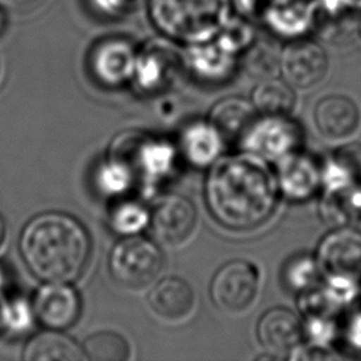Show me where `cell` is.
I'll return each mask as SVG.
<instances>
[{"instance_id": "28", "label": "cell", "mask_w": 361, "mask_h": 361, "mask_svg": "<svg viewBox=\"0 0 361 361\" xmlns=\"http://www.w3.org/2000/svg\"><path fill=\"white\" fill-rule=\"evenodd\" d=\"M97 189L107 196H120L126 193L134 183L131 171L118 159L109 157L94 175Z\"/></svg>"}, {"instance_id": "22", "label": "cell", "mask_w": 361, "mask_h": 361, "mask_svg": "<svg viewBox=\"0 0 361 361\" xmlns=\"http://www.w3.org/2000/svg\"><path fill=\"white\" fill-rule=\"evenodd\" d=\"M25 361H85L83 348L68 334L49 329L32 336L24 347Z\"/></svg>"}, {"instance_id": "31", "label": "cell", "mask_w": 361, "mask_h": 361, "mask_svg": "<svg viewBox=\"0 0 361 361\" xmlns=\"http://www.w3.org/2000/svg\"><path fill=\"white\" fill-rule=\"evenodd\" d=\"M340 338H343L350 351L361 354V309L354 310L343 326L340 324Z\"/></svg>"}, {"instance_id": "17", "label": "cell", "mask_w": 361, "mask_h": 361, "mask_svg": "<svg viewBox=\"0 0 361 361\" xmlns=\"http://www.w3.org/2000/svg\"><path fill=\"white\" fill-rule=\"evenodd\" d=\"M151 310L166 323H182L196 307L193 288L179 276H166L154 282L148 293Z\"/></svg>"}, {"instance_id": "35", "label": "cell", "mask_w": 361, "mask_h": 361, "mask_svg": "<svg viewBox=\"0 0 361 361\" xmlns=\"http://www.w3.org/2000/svg\"><path fill=\"white\" fill-rule=\"evenodd\" d=\"M355 27H357V35H358V38L361 39V14L358 16V18H357V24H355Z\"/></svg>"}, {"instance_id": "37", "label": "cell", "mask_w": 361, "mask_h": 361, "mask_svg": "<svg viewBox=\"0 0 361 361\" xmlns=\"http://www.w3.org/2000/svg\"><path fill=\"white\" fill-rule=\"evenodd\" d=\"M1 285H3V282H1V274H0V289H1Z\"/></svg>"}, {"instance_id": "7", "label": "cell", "mask_w": 361, "mask_h": 361, "mask_svg": "<svg viewBox=\"0 0 361 361\" xmlns=\"http://www.w3.org/2000/svg\"><path fill=\"white\" fill-rule=\"evenodd\" d=\"M258 292L259 271L252 262L241 258L223 264L210 282L212 300L228 314L247 312L254 305Z\"/></svg>"}, {"instance_id": "1", "label": "cell", "mask_w": 361, "mask_h": 361, "mask_svg": "<svg viewBox=\"0 0 361 361\" xmlns=\"http://www.w3.org/2000/svg\"><path fill=\"white\" fill-rule=\"evenodd\" d=\"M279 193L275 172L265 159L248 151L216 159L204 183L209 210L233 230H251L268 221Z\"/></svg>"}, {"instance_id": "11", "label": "cell", "mask_w": 361, "mask_h": 361, "mask_svg": "<svg viewBox=\"0 0 361 361\" xmlns=\"http://www.w3.org/2000/svg\"><path fill=\"white\" fill-rule=\"evenodd\" d=\"M313 124L327 141H350L361 130V107L344 93H327L313 107Z\"/></svg>"}, {"instance_id": "24", "label": "cell", "mask_w": 361, "mask_h": 361, "mask_svg": "<svg viewBox=\"0 0 361 361\" xmlns=\"http://www.w3.org/2000/svg\"><path fill=\"white\" fill-rule=\"evenodd\" d=\"M295 90L283 78L261 79L252 92V104L261 114H290L296 106Z\"/></svg>"}, {"instance_id": "6", "label": "cell", "mask_w": 361, "mask_h": 361, "mask_svg": "<svg viewBox=\"0 0 361 361\" xmlns=\"http://www.w3.org/2000/svg\"><path fill=\"white\" fill-rule=\"evenodd\" d=\"M240 141L244 151L276 162L302 149L305 131L290 114H261L255 117Z\"/></svg>"}, {"instance_id": "18", "label": "cell", "mask_w": 361, "mask_h": 361, "mask_svg": "<svg viewBox=\"0 0 361 361\" xmlns=\"http://www.w3.org/2000/svg\"><path fill=\"white\" fill-rule=\"evenodd\" d=\"M317 214L331 228L361 224V182L320 190Z\"/></svg>"}, {"instance_id": "20", "label": "cell", "mask_w": 361, "mask_h": 361, "mask_svg": "<svg viewBox=\"0 0 361 361\" xmlns=\"http://www.w3.org/2000/svg\"><path fill=\"white\" fill-rule=\"evenodd\" d=\"M186 66L200 80L223 82L231 76L235 69V52L217 42L193 44L185 55Z\"/></svg>"}, {"instance_id": "2", "label": "cell", "mask_w": 361, "mask_h": 361, "mask_svg": "<svg viewBox=\"0 0 361 361\" xmlns=\"http://www.w3.org/2000/svg\"><path fill=\"white\" fill-rule=\"evenodd\" d=\"M20 252L37 278L45 282H72L87 264L90 240L75 217L45 212L24 226Z\"/></svg>"}, {"instance_id": "15", "label": "cell", "mask_w": 361, "mask_h": 361, "mask_svg": "<svg viewBox=\"0 0 361 361\" xmlns=\"http://www.w3.org/2000/svg\"><path fill=\"white\" fill-rule=\"evenodd\" d=\"M257 337L267 353L289 358L303 343V320L288 307H271L257 323Z\"/></svg>"}, {"instance_id": "19", "label": "cell", "mask_w": 361, "mask_h": 361, "mask_svg": "<svg viewBox=\"0 0 361 361\" xmlns=\"http://www.w3.org/2000/svg\"><path fill=\"white\" fill-rule=\"evenodd\" d=\"M322 189H337L361 182V142L344 141L337 144L322 159Z\"/></svg>"}, {"instance_id": "13", "label": "cell", "mask_w": 361, "mask_h": 361, "mask_svg": "<svg viewBox=\"0 0 361 361\" xmlns=\"http://www.w3.org/2000/svg\"><path fill=\"white\" fill-rule=\"evenodd\" d=\"M279 192L292 202H305L322 189V161L303 149L276 161Z\"/></svg>"}, {"instance_id": "12", "label": "cell", "mask_w": 361, "mask_h": 361, "mask_svg": "<svg viewBox=\"0 0 361 361\" xmlns=\"http://www.w3.org/2000/svg\"><path fill=\"white\" fill-rule=\"evenodd\" d=\"M151 224L164 244L180 247L197 228V212L189 199L180 195H166L154 206Z\"/></svg>"}, {"instance_id": "21", "label": "cell", "mask_w": 361, "mask_h": 361, "mask_svg": "<svg viewBox=\"0 0 361 361\" xmlns=\"http://www.w3.org/2000/svg\"><path fill=\"white\" fill-rule=\"evenodd\" d=\"M221 135L210 121L197 120L188 124L179 137L180 151L196 166H209L220 155Z\"/></svg>"}, {"instance_id": "29", "label": "cell", "mask_w": 361, "mask_h": 361, "mask_svg": "<svg viewBox=\"0 0 361 361\" xmlns=\"http://www.w3.org/2000/svg\"><path fill=\"white\" fill-rule=\"evenodd\" d=\"M281 51L271 42L252 44L245 55L247 71L259 79L274 78L279 72Z\"/></svg>"}, {"instance_id": "14", "label": "cell", "mask_w": 361, "mask_h": 361, "mask_svg": "<svg viewBox=\"0 0 361 361\" xmlns=\"http://www.w3.org/2000/svg\"><path fill=\"white\" fill-rule=\"evenodd\" d=\"M137 54L135 47L124 38L103 39L90 52V72L103 86H121L133 79Z\"/></svg>"}, {"instance_id": "27", "label": "cell", "mask_w": 361, "mask_h": 361, "mask_svg": "<svg viewBox=\"0 0 361 361\" xmlns=\"http://www.w3.org/2000/svg\"><path fill=\"white\" fill-rule=\"evenodd\" d=\"M148 223H151V213L137 200L118 203L110 214V227L120 235L138 234Z\"/></svg>"}, {"instance_id": "25", "label": "cell", "mask_w": 361, "mask_h": 361, "mask_svg": "<svg viewBox=\"0 0 361 361\" xmlns=\"http://www.w3.org/2000/svg\"><path fill=\"white\" fill-rule=\"evenodd\" d=\"M323 279L314 252L300 251L289 257L281 271V281L286 290L296 296L317 286Z\"/></svg>"}, {"instance_id": "10", "label": "cell", "mask_w": 361, "mask_h": 361, "mask_svg": "<svg viewBox=\"0 0 361 361\" xmlns=\"http://www.w3.org/2000/svg\"><path fill=\"white\" fill-rule=\"evenodd\" d=\"M323 276H341L361 283V230L354 226L331 228L314 251Z\"/></svg>"}, {"instance_id": "3", "label": "cell", "mask_w": 361, "mask_h": 361, "mask_svg": "<svg viewBox=\"0 0 361 361\" xmlns=\"http://www.w3.org/2000/svg\"><path fill=\"white\" fill-rule=\"evenodd\" d=\"M228 0H154L151 16L171 38L209 42L227 23Z\"/></svg>"}, {"instance_id": "32", "label": "cell", "mask_w": 361, "mask_h": 361, "mask_svg": "<svg viewBox=\"0 0 361 361\" xmlns=\"http://www.w3.org/2000/svg\"><path fill=\"white\" fill-rule=\"evenodd\" d=\"M96 4L110 16H127L137 11L145 0H94Z\"/></svg>"}, {"instance_id": "23", "label": "cell", "mask_w": 361, "mask_h": 361, "mask_svg": "<svg viewBox=\"0 0 361 361\" xmlns=\"http://www.w3.org/2000/svg\"><path fill=\"white\" fill-rule=\"evenodd\" d=\"M257 113L252 102L244 97H224L212 107L209 121L216 127L223 140H241L258 116Z\"/></svg>"}, {"instance_id": "33", "label": "cell", "mask_w": 361, "mask_h": 361, "mask_svg": "<svg viewBox=\"0 0 361 361\" xmlns=\"http://www.w3.org/2000/svg\"><path fill=\"white\" fill-rule=\"evenodd\" d=\"M44 0H0V7L13 13H28Z\"/></svg>"}, {"instance_id": "26", "label": "cell", "mask_w": 361, "mask_h": 361, "mask_svg": "<svg viewBox=\"0 0 361 361\" xmlns=\"http://www.w3.org/2000/svg\"><path fill=\"white\" fill-rule=\"evenodd\" d=\"M86 360L126 361L131 357V345L124 336L111 330H102L89 336L83 345Z\"/></svg>"}, {"instance_id": "16", "label": "cell", "mask_w": 361, "mask_h": 361, "mask_svg": "<svg viewBox=\"0 0 361 361\" xmlns=\"http://www.w3.org/2000/svg\"><path fill=\"white\" fill-rule=\"evenodd\" d=\"M35 317L48 329L63 330L80 313V298L68 282H45L32 298Z\"/></svg>"}, {"instance_id": "30", "label": "cell", "mask_w": 361, "mask_h": 361, "mask_svg": "<svg viewBox=\"0 0 361 361\" xmlns=\"http://www.w3.org/2000/svg\"><path fill=\"white\" fill-rule=\"evenodd\" d=\"M1 322L10 331L24 333L27 331L35 319L32 305L23 298H14L4 303L1 313Z\"/></svg>"}, {"instance_id": "9", "label": "cell", "mask_w": 361, "mask_h": 361, "mask_svg": "<svg viewBox=\"0 0 361 361\" xmlns=\"http://www.w3.org/2000/svg\"><path fill=\"white\" fill-rule=\"evenodd\" d=\"M279 72L295 89L307 90L322 83L330 72L326 49L314 39L300 37L281 51Z\"/></svg>"}, {"instance_id": "8", "label": "cell", "mask_w": 361, "mask_h": 361, "mask_svg": "<svg viewBox=\"0 0 361 361\" xmlns=\"http://www.w3.org/2000/svg\"><path fill=\"white\" fill-rule=\"evenodd\" d=\"M186 68V58L172 42L152 39L137 54L133 79L144 93H158L175 83Z\"/></svg>"}, {"instance_id": "34", "label": "cell", "mask_w": 361, "mask_h": 361, "mask_svg": "<svg viewBox=\"0 0 361 361\" xmlns=\"http://www.w3.org/2000/svg\"><path fill=\"white\" fill-rule=\"evenodd\" d=\"M6 233H7L6 221H4V219H3L1 214H0V248H1L3 243H4V240H6Z\"/></svg>"}, {"instance_id": "4", "label": "cell", "mask_w": 361, "mask_h": 361, "mask_svg": "<svg viewBox=\"0 0 361 361\" xmlns=\"http://www.w3.org/2000/svg\"><path fill=\"white\" fill-rule=\"evenodd\" d=\"M109 157L121 161L135 180L151 183L165 179L176 164V149L171 142L140 131L118 134L110 145Z\"/></svg>"}, {"instance_id": "36", "label": "cell", "mask_w": 361, "mask_h": 361, "mask_svg": "<svg viewBox=\"0 0 361 361\" xmlns=\"http://www.w3.org/2000/svg\"><path fill=\"white\" fill-rule=\"evenodd\" d=\"M4 27V18H3V13H1V7H0V31Z\"/></svg>"}, {"instance_id": "38", "label": "cell", "mask_w": 361, "mask_h": 361, "mask_svg": "<svg viewBox=\"0 0 361 361\" xmlns=\"http://www.w3.org/2000/svg\"><path fill=\"white\" fill-rule=\"evenodd\" d=\"M0 76H1V59H0Z\"/></svg>"}, {"instance_id": "5", "label": "cell", "mask_w": 361, "mask_h": 361, "mask_svg": "<svg viewBox=\"0 0 361 361\" xmlns=\"http://www.w3.org/2000/svg\"><path fill=\"white\" fill-rule=\"evenodd\" d=\"M164 267L158 245L138 234L124 235L110 251L109 271L117 285L128 290L151 286Z\"/></svg>"}]
</instances>
